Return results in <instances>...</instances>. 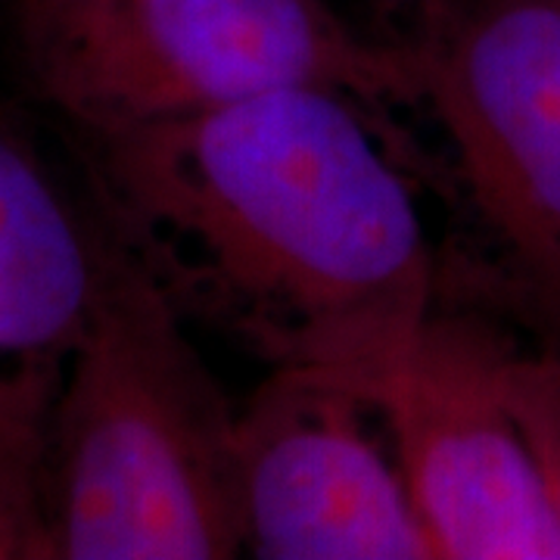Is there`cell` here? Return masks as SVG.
I'll return each instance as SVG.
<instances>
[{
    "instance_id": "3",
    "label": "cell",
    "mask_w": 560,
    "mask_h": 560,
    "mask_svg": "<svg viewBox=\"0 0 560 560\" xmlns=\"http://www.w3.org/2000/svg\"><path fill=\"white\" fill-rule=\"evenodd\" d=\"M0 38L75 138L302 84L381 116L418 103L408 44L361 38L327 0H0Z\"/></svg>"
},
{
    "instance_id": "4",
    "label": "cell",
    "mask_w": 560,
    "mask_h": 560,
    "mask_svg": "<svg viewBox=\"0 0 560 560\" xmlns=\"http://www.w3.org/2000/svg\"><path fill=\"white\" fill-rule=\"evenodd\" d=\"M405 44L514 293L560 346V0H423Z\"/></svg>"
},
{
    "instance_id": "8",
    "label": "cell",
    "mask_w": 560,
    "mask_h": 560,
    "mask_svg": "<svg viewBox=\"0 0 560 560\" xmlns=\"http://www.w3.org/2000/svg\"><path fill=\"white\" fill-rule=\"evenodd\" d=\"M501 393L539 474L560 536V346L533 352L508 349L501 361Z\"/></svg>"
},
{
    "instance_id": "5",
    "label": "cell",
    "mask_w": 560,
    "mask_h": 560,
    "mask_svg": "<svg viewBox=\"0 0 560 560\" xmlns=\"http://www.w3.org/2000/svg\"><path fill=\"white\" fill-rule=\"evenodd\" d=\"M511 346L489 320L433 308L346 383L383 420L440 558L560 560L558 526L501 393Z\"/></svg>"
},
{
    "instance_id": "2",
    "label": "cell",
    "mask_w": 560,
    "mask_h": 560,
    "mask_svg": "<svg viewBox=\"0 0 560 560\" xmlns=\"http://www.w3.org/2000/svg\"><path fill=\"white\" fill-rule=\"evenodd\" d=\"M44 499L54 558L246 551L237 415L184 318L121 243L50 415Z\"/></svg>"
},
{
    "instance_id": "6",
    "label": "cell",
    "mask_w": 560,
    "mask_h": 560,
    "mask_svg": "<svg viewBox=\"0 0 560 560\" xmlns=\"http://www.w3.org/2000/svg\"><path fill=\"white\" fill-rule=\"evenodd\" d=\"M237 499L253 558H440L377 411L320 374L271 371L249 396Z\"/></svg>"
},
{
    "instance_id": "9",
    "label": "cell",
    "mask_w": 560,
    "mask_h": 560,
    "mask_svg": "<svg viewBox=\"0 0 560 560\" xmlns=\"http://www.w3.org/2000/svg\"><path fill=\"white\" fill-rule=\"evenodd\" d=\"M54 558L44 467L0 455V560Z\"/></svg>"
},
{
    "instance_id": "7",
    "label": "cell",
    "mask_w": 560,
    "mask_h": 560,
    "mask_svg": "<svg viewBox=\"0 0 560 560\" xmlns=\"http://www.w3.org/2000/svg\"><path fill=\"white\" fill-rule=\"evenodd\" d=\"M116 249L101 209L69 197L0 106V455L44 467L50 415Z\"/></svg>"
},
{
    "instance_id": "1",
    "label": "cell",
    "mask_w": 560,
    "mask_h": 560,
    "mask_svg": "<svg viewBox=\"0 0 560 560\" xmlns=\"http://www.w3.org/2000/svg\"><path fill=\"white\" fill-rule=\"evenodd\" d=\"M381 113L283 88L79 138L94 206L184 320L349 383L436 308V256Z\"/></svg>"
}]
</instances>
